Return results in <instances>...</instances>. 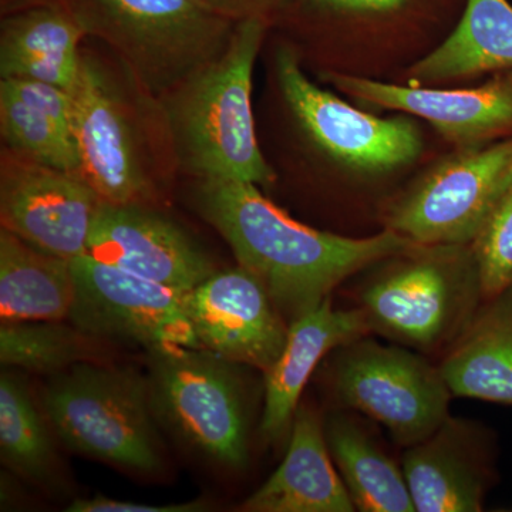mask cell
<instances>
[{
    "label": "cell",
    "mask_w": 512,
    "mask_h": 512,
    "mask_svg": "<svg viewBox=\"0 0 512 512\" xmlns=\"http://www.w3.org/2000/svg\"><path fill=\"white\" fill-rule=\"evenodd\" d=\"M192 200L255 275L288 325L329 298L336 286L370 266L416 247L387 228L369 238H348L301 224L268 200L258 185L197 178Z\"/></svg>",
    "instance_id": "6da1fadb"
},
{
    "label": "cell",
    "mask_w": 512,
    "mask_h": 512,
    "mask_svg": "<svg viewBox=\"0 0 512 512\" xmlns=\"http://www.w3.org/2000/svg\"><path fill=\"white\" fill-rule=\"evenodd\" d=\"M269 23H237L225 52L161 97L178 164L197 178L275 183L255 133L252 76Z\"/></svg>",
    "instance_id": "7a4b0ae2"
},
{
    "label": "cell",
    "mask_w": 512,
    "mask_h": 512,
    "mask_svg": "<svg viewBox=\"0 0 512 512\" xmlns=\"http://www.w3.org/2000/svg\"><path fill=\"white\" fill-rule=\"evenodd\" d=\"M357 291L370 333L419 352L450 348L484 301L471 245H420L373 265Z\"/></svg>",
    "instance_id": "3957f363"
},
{
    "label": "cell",
    "mask_w": 512,
    "mask_h": 512,
    "mask_svg": "<svg viewBox=\"0 0 512 512\" xmlns=\"http://www.w3.org/2000/svg\"><path fill=\"white\" fill-rule=\"evenodd\" d=\"M43 412L74 453L143 476L163 467L150 386L136 370L77 363L47 384Z\"/></svg>",
    "instance_id": "277c9868"
},
{
    "label": "cell",
    "mask_w": 512,
    "mask_h": 512,
    "mask_svg": "<svg viewBox=\"0 0 512 512\" xmlns=\"http://www.w3.org/2000/svg\"><path fill=\"white\" fill-rule=\"evenodd\" d=\"M70 8L158 97L218 59L237 26L195 0H74Z\"/></svg>",
    "instance_id": "5b68a950"
},
{
    "label": "cell",
    "mask_w": 512,
    "mask_h": 512,
    "mask_svg": "<svg viewBox=\"0 0 512 512\" xmlns=\"http://www.w3.org/2000/svg\"><path fill=\"white\" fill-rule=\"evenodd\" d=\"M239 365L200 348L150 352L151 404L178 439L229 470L249 460L247 389Z\"/></svg>",
    "instance_id": "8992f818"
},
{
    "label": "cell",
    "mask_w": 512,
    "mask_h": 512,
    "mask_svg": "<svg viewBox=\"0 0 512 512\" xmlns=\"http://www.w3.org/2000/svg\"><path fill=\"white\" fill-rule=\"evenodd\" d=\"M329 382L340 406L366 414L410 447L430 437L450 416L453 393L413 349L362 338L335 350Z\"/></svg>",
    "instance_id": "52a82bcc"
},
{
    "label": "cell",
    "mask_w": 512,
    "mask_h": 512,
    "mask_svg": "<svg viewBox=\"0 0 512 512\" xmlns=\"http://www.w3.org/2000/svg\"><path fill=\"white\" fill-rule=\"evenodd\" d=\"M512 178V137L441 161L387 214V228L420 245H471Z\"/></svg>",
    "instance_id": "ba28073f"
},
{
    "label": "cell",
    "mask_w": 512,
    "mask_h": 512,
    "mask_svg": "<svg viewBox=\"0 0 512 512\" xmlns=\"http://www.w3.org/2000/svg\"><path fill=\"white\" fill-rule=\"evenodd\" d=\"M72 264L76 296L70 322L94 339L141 346L148 353L198 348L188 293L148 281L89 254Z\"/></svg>",
    "instance_id": "9c48e42d"
},
{
    "label": "cell",
    "mask_w": 512,
    "mask_h": 512,
    "mask_svg": "<svg viewBox=\"0 0 512 512\" xmlns=\"http://www.w3.org/2000/svg\"><path fill=\"white\" fill-rule=\"evenodd\" d=\"M276 77L299 126L346 167L386 173L412 164L423 153V137L414 121L402 116L380 119L320 89L288 47L276 53Z\"/></svg>",
    "instance_id": "30bf717a"
},
{
    "label": "cell",
    "mask_w": 512,
    "mask_h": 512,
    "mask_svg": "<svg viewBox=\"0 0 512 512\" xmlns=\"http://www.w3.org/2000/svg\"><path fill=\"white\" fill-rule=\"evenodd\" d=\"M100 197L80 175L3 150L0 167L2 228L33 247L72 259L87 254Z\"/></svg>",
    "instance_id": "8fae6325"
},
{
    "label": "cell",
    "mask_w": 512,
    "mask_h": 512,
    "mask_svg": "<svg viewBox=\"0 0 512 512\" xmlns=\"http://www.w3.org/2000/svg\"><path fill=\"white\" fill-rule=\"evenodd\" d=\"M73 136L82 177L100 200L147 205L153 195L140 136L109 76L83 56L72 90Z\"/></svg>",
    "instance_id": "7c38bea8"
},
{
    "label": "cell",
    "mask_w": 512,
    "mask_h": 512,
    "mask_svg": "<svg viewBox=\"0 0 512 512\" xmlns=\"http://www.w3.org/2000/svg\"><path fill=\"white\" fill-rule=\"evenodd\" d=\"M187 303L198 348L264 373L281 356L288 322L247 269L215 272L188 292Z\"/></svg>",
    "instance_id": "4fadbf2b"
},
{
    "label": "cell",
    "mask_w": 512,
    "mask_h": 512,
    "mask_svg": "<svg viewBox=\"0 0 512 512\" xmlns=\"http://www.w3.org/2000/svg\"><path fill=\"white\" fill-rule=\"evenodd\" d=\"M87 254L184 293L217 272L210 255L180 225L140 204L101 201Z\"/></svg>",
    "instance_id": "5bb4252c"
},
{
    "label": "cell",
    "mask_w": 512,
    "mask_h": 512,
    "mask_svg": "<svg viewBox=\"0 0 512 512\" xmlns=\"http://www.w3.org/2000/svg\"><path fill=\"white\" fill-rule=\"evenodd\" d=\"M340 92L379 109L404 111L429 121L441 136L463 147L512 133V76L498 73L474 89L403 87L349 74L328 73Z\"/></svg>",
    "instance_id": "9a60e30c"
},
{
    "label": "cell",
    "mask_w": 512,
    "mask_h": 512,
    "mask_svg": "<svg viewBox=\"0 0 512 512\" xmlns=\"http://www.w3.org/2000/svg\"><path fill=\"white\" fill-rule=\"evenodd\" d=\"M487 443L466 420L448 416L420 443L407 447L403 473L419 512H478L490 485Z\"/></svg>",
    "instance_id": "2e32d148"
},
{
    "label": "cell",
    "mask_w": 512,
    "mask_h": 512,
    "mask_svg": "<svg viewBox=\"0 0 512 512\" xmlns=\"http://www.w3.org/2000/svg\"><path fill=\"white\" fill-rule=\"evenodd\" d=\"M369 333L359 309H335L330 296L289 325L285 348L265 373V403L259 430L266 441L276 443L291 433L303 389L320 360Z\"/></svg>",
    "instance_id": "e0dca14e"
},
{
    "label": "cell",
    "mask_w": 512,
    "mask_h": 512,
    "mask_svg": "<svg viewBox=\"0 0 512 512\" xmlns=\"http://www.w3.org/2000/svg\"><path fill=\"white\" fill-rule=\"evenodd\" d=\"M284 461L242 505L252 512H352L355 504L330 456L325 429L299 406Z\"/></svg>",
    "instance_id": "ac0fdd59"
},
{
    "label": "cell",
    "mask_w": 512,
    "mask_h": 512,
    "mask_svg": "<svg viewBox=\"0 0 512 512\" xmlns=\"http://www.w3.org/2000/svg\"><path fill=\"white\" fill-rule=\"evenodd\" d=\"M87 32L73 9L37 6L10 15L0 33V76L55 84L72 92L82 69Z\"/></svg>",
    "instance_id": "d6986e66"
},
{
    "label": "cell",
    "mask_w": 512,
    "mask_h": 512,
    "mask_svg": "<svg viewBox=\"0 0 512 512\" xmlns=\"http://www.w3.org/2000/svg\"><path fill=\"white\" fill-rule=\"evenodd\" d=\"M439 367L453 396L512 404V285L484 298Z\"/></svg>",
    "instance_id": "ffe728a7"
},
{
    "label": "cell",
    "mask_w": 512,
    "mask_h": 512,
    "mask_svg": "<svg viewBox=\"0 0 512 512\" xmlns=\"http://www.w3.org/2000/svg\"><path fill=\"white\" fill-rule=\"evenodd\" d=\"M76 282L69 259L0 231L2 323L63 320L72 312Z\"/></svg>",
    "instance_id": "44dd1931"
},
{
    "label": "cell",
    "mask_w": 512,
    "mask_h": 512,
    "mask_svg": "<svg viewBox=\"0 0 512 512\" xmlns=\"http://www.w3.org/2000/svg\"><path fill=\"white\" fill-rule=\"evenodd\" d=\"M512 72V5L508 0H467L460 22L410 74L421 82Z\"/></svg>",
    "instance_id": "7402d4cb"
},
{
    "label": "cell",
    "mask_w": 512,
    "mask_h": 512,
    "mask_svg": "<svg viewBox=\"0 0 512 512\" xmlns=\"http://www.w3.org/2000/svg\"><path fill=\"white\" fill-rule=\"evenodd\" d=\"M323 429L330 456L356 510L416 511L403 468L387 456L359 419L336 413L329 417Z\"/></svg>",
    "instance_id": "603a6c76"
},
{
    "label": "cell",
    "mask_w": 512,
    "mask_h": 512,
    "mask_svg": "<svg viewBox=\"0 0 512 512\" xmlns=\"http://www.w3.org/2000/svg\"><path fill=\"white\" fill-rule=\"evenodd\" d=\"M52 424L18 376H0V454L18 476L39 487L53 488L59 473Z\"/></svg>",
    "instance_id": "cb8c5ba5"
},
{
    "label": "cell",
    "mask_w": 512,
    "mask_h": 512,
    "mask_svg": "<svg viewBox=\"0 0 512 512\" xmlns=\"http://www.w3.org/2000/svg\"><path fill=\"white\" fill-rule=\"evenodd\" d=\"M96 340L62 320L2 323L0 362L8 369L55 376L77 363L92 362Z\"/></svg>",
    "instance_id": "d4e9b609"
},
{
    "label": "cell",
    "mask_w": 512,
    "mask_h": 512,
    "mask_svg": "<svg viewBox=\"0 0 512 512\" xmlns=\"http://www.w3.org/2000/svg\"><path fill=\"white\" fill-rule=\"evenodd\" d=\"M0 134L8 150L36 163L82 177V164L74 138L45 114L3 89H0Z\"/></svg>",
    "instance_id": "484cf974"
},
{
    "label": "cell",
    "mask_w": 512,
    "mask_h": 512,
    "mask_svg": "<svg viewBox=\"0 0 512 512\" xmlns=\"http://www.w3.org/2000/svg\"><path fill=\"white\" fill-rule=\"evenodd\" d=\"M471 248L484 298L512 285V178Z\"/></svg>",
    "instance_id": "4316f807"
},
{
    "label": "cell",
    "mask_w": 512,
    "mask_h": 512,
    "mask_svg": "<svg viewBox=\"0 0 512 512\" xmlns=\"http://www.w3.org/2000/svg\"><path fill=\"white\" fill-rule=\"evenodd\" d=\"M0 89L45 114L67 134L73 136L74 100L72 92L55 84L29 79H2ZM76 143V141H74Z\"/></svg>",
    "instance_id": "83f0119b"
},
{
    "label": "cell",
    "mask_w": 512,
    "mask_h": 512,
    "mask_svg": "<svg viewBox=\"0 0 512 512\" xmlns=\"http://www.w3.org/2000/svg\"><path fill=\"white\" fill-rule=\"evenodd\" d=\"M412 0H299L295 8L338 18H379L402 12Z\"/></svg>",
    "instance_id": "f1b7e54d"
},
{
    "label": "cell",
    "mask_w": 512,
    "mask_h": 512,
    "mask_svg": "<svg viewBox=\"0 0 512 512\" xmlns=\"http://www.w3.org/2000/svg\"><path fill=\"white\" fill-rule=\"evenodd\" d=\"M202 8L221 18L239 23L262 19L271 23L278 16L295 9L299 0H195Z\"/></svg>",
    "instance_id": "f546056e"
},
{
    "label": "cell",
    "mask_w": 512,
    "mask_h": 512,
    "mask_svg": "<svg viewBox=\"0 0 512 512\" xmlns=\"http://www.w3.org/2000/svg\"><path fill=\"white\" fill-rule=\"evenodd\" d=\"M210 504L204 500L185 501L174 504H146L136 501L114 500V498L94 495L92 498H77L66 511L69 512H201Z\"/></svg>",
    "instance_id": "4dcf8cb0"
},
{
    "label": "cell",
    "mask_w": 512,
    "mask_h": 512,
    "mask_svg": "<svg viewBox=\"0 0 512 512\" xmlns=\"http://www.w3.org/2000/svg\"><path fill=\"white\" fill-rule=\"evenodd\" d=\"M511 76H512V72H510Z\"/></svg>",
    "instance_id": "1f68e13d"
}]
</instances>
